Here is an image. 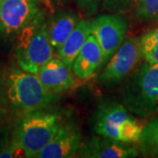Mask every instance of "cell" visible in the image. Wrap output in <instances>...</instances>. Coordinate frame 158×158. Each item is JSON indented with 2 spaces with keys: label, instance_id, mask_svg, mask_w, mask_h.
Segmentation results:
<instances>
[{
  "label": "cell",
  "instance_id": "1",
  "mask_svg": "<svg viewBox=\"0 0 158 158\" xmlns=\"http://www.w3.org/2000/svg\"><path fill=\"white\" fill-rule=\"evenodd\" d=\"M62 124L58 113L45 109L26 113L18 126L12 145L25 157H37Z\"/></svg>",
  "mask_w": 158,
  "mask_h": 158
},
{
  "label": "cell",
  "instance_id": "2",
  "mask_svg": "<svg viewBox=\"0 0 158 158\" xmlns=\"http://www.w3.org/2000/svg\"><path fill=\"white\" fill-rule=\"evenodd\" d=\"M53 50L47 33L44 13L40 11L19 32L15 47L17 62L23 70L37 74L53 58Z\"/></svg>",
  "mask_w": 158,
  "mask_h": 158
},
{
  "label": "cell",
  "instance_id": "3",
  "mask_svg": "<svg viewBox=\"0 0 158 158\" xmlns=\"http://www.w3.org/2000/svg\"><path fill=\"white\" fill-rule=\"evenodd\" d=\"M6 93L11 105L25 113L46 109L57 98L40 80L37 74L13 69L6 78Z\"/></svg>",
  "mask_w": 158,
  "mask_h": 158
},
{
  "label": "cell",
  "instance_id": "4",
  "mask_svg": "<svg viewBox=\"0 0 158 158\" xmlns=\"http://www.w3.org/2000/svg\"><path fill=\"white\" fill-rule=\"evenodd\" d=\"M125 107L140 116H148L158 109V63L145 62L121 91Z\"/></svg>",
  "mask_w": 158,
  "mask_h": 158
},
{
  "label": "cell",
  "instance_id": "5",
  "mask_svg": "<svg viewBox=\"0 0 158 158\" xmlns=\"http://www.w3.org/2000/svg\"><path fill=\"white\" fill-rule=\"evenodd\" d=\"M143 128L127 108L115 102L103 104L93 118V129L98 135L127 144L140 141Z\"/></svg>",
  "mask_w": 158,
  "mask_h": 158
},
{
  "label": "cell",
  "instance_id": "6",
  "mask_svg": "<svg viewBox=\"0 0 158 158\" xmlns=\"http://www.w3.org/2000/svg\"><path fill=\"white\" fill-rule=\"evenodd\" d=\"M141 56L140 39L133 37L127 39L109 59L98 80L106 85L118 84L135 68Z\"/></svg>",
  "mask_w": 158,
  "mask_h": 158
},
{
  "label": "cell",
  "instance_id": "7",
  "mask_svg": "<svg viewBox=\"0 0 158 158\" xmlns=\"http://www.w3.org/2000/svg\"><path fill=\"white\" fill-rule=\"evenodd\" d=\"M127 32V22L121 16L107 14L92 19V34L103 51V65L123 43Z\"/></svg>",
  "mask_w": 158,
  "mask_h": 158
},
{
  "label": "cell",
  "instance_id": "8",
  "mask_svg": "<svg viewBox=\"0 0 158 158\" xmlns=\"http://www.w3.org/2000/svg\"><path fill=\"white\" fill-rule=\"evenodd\" d=\"M40 11L38 0H0V33L17 34Z\"/></svg>",
  "mask_w": 158,
  "mask_h": 158
},
{
  "label": "cell",
  "instance_id": "9",
  "mask_svg": "<svg viewBox=\"0 0 158 158\" xmlns=\"http://www.w3.org/2000/svg\"><path fill=\"white\" fill-rule=\"evenodd\" d=\"M81 145V134L74 122H64L57 133L39 153V158L72 157Z\"/></svg>",
  "mask_w": 158,
  "mask_h": 158
},
{
  "label": "cell",
  "instance_id": "10",
  "mask_svg": "<svg viewBox=\"0 0 158 158\" xmlns=\"http://www.w3.org/2000/svg\"><path fill=\"white\" fill-rule=\"evenodd\" d=\"M37 76L46 88L56 95L77 85L72 69L60 58H51L40 69Z\"/></svg>",
  "mask_w": 158,
  "mask_h": 158
},
{
  "label": "cell",
  "instance_id": "11",
  "mask_svg": "<svg viewBox=\"0 0 158 158\" xmlns=\"http://www.w3.org/2000/svg\"><path fill=\"white\" fill-rule=\"evenodd\" d=\"M103 137V136H102ZM127 143L106 137H92L80 148L79 156L90 158H126L137 156V150Z\"/></svg>",
  "mask_w": 158,
  "mask_h": 158
},
{
  "label": "cell",
  "instance_id": "12",
  "mask_svg": "<svg viewBox=\"0 0 158 158\" xmlns=\"http://www.w3.org/2000/svg\"><path fill=\"white\" fill-rule=\"evenodd\" d=\"M103 66V51L98 40L90 34L72 64L74 75L79 79L90 77Z\"/></svg>",
  "mask_w": 158,
  "mask_h": 158
},
{
  "label": "cell",
  "instance_id": "13",
  "mask_svg": "<svg viewBox=\"0 0 158 158\" xmlns=\"http://www.w3.org/2000/svg\"><path fill=\"white\" fill-rule=\"evenodd\" d=\"M78 22V15L69 11H58L46 20L48 36L55 50L58 51Z\"/></svg>",
  "mask_w": 158,
  "mask_h": 158
},
{
  "label": "cell",
  "instance_id": "14",
  "mask_svg": "<svg viewBox=\"0 0 158 158\" xmlns=\"http://www.w3.org/2000/svg\"><path fill=\"white\" fill-rule=\"evenodd\" d=\"M92 34V19L79 20L76 27L58 49V56L72 69V64L85 40Z\"/></svg>",
  "mask_w": 158,
  "mask_h": 158
},
{
  "label": "cell",
  "instance_id": "15",
  "mask_svg": "<svg viewBox=\"0 0 158 158\" xmlns=\"http://www.w3.org/2000/svg\"><path fill=\"white\" fill-rule=\"evenodd\" d=\"M142 56L148 63H158V27L148 31L141 39Z\"/></svg>",
  "mask_w": 158,
  "mask_h": 158
},
{
  "label": "cell",
  "instance_id": "16",
  "mask_svg": "<svg viewBox=\"0 0 158 158\" xmlns=\"http://www.w3.org/2000/svg\"><path fill=\"white\" fill-rule=\"evenodd\" d=\"M139 141L146 154L158 156V118H155L143 128Z\"/></svg>",
  "mask_w": 158,
  "mask_h": 158
},
{
  "label": "cell",
  "instance_id": "17",
  "mask_svg": "<svg viewBox=\"0 0 158 158\" xmlns=\"http://www.w3.org/2000/svg\"><path fill=\"white\" fill-rule=\"evenodd\" d=\"M137 15L145 19H158V0H138Z\"/></svg>",
  "mask_w": 158,
  "mask_h": 158
},
{
  "label": "cell",
  "instance_id": "18",
  "mask_svg": "<svg viewBox=\"0 0 158 158\" xmlns=\"http://www.w3.org/2000/svg\"><path fill=\"white\" fill-rule=\"evenodd\" d=\"M138 0H103L104 10L114 13H121L127 11Z\"/></svg>",
  "mask_w": 158,
  "mask_h": 158
},
{
  "label": "cell",
  "instance_id": "19",
  "mask_svg": "<svg viewBox=\"0 0 158 158\" xmlns=\"http://www.w3.org/2000/svg\"><path fill=\"white\" fill-rule=\"evenodd\" d=\"M103 0H77V6L85 15L96 13Z\"/></svg>",
  "mask_w": 158,
  "mask_h": 158
},
{
  "label": "cell",
  "instance_id": "20",
  "mask_svg": "<svg viewBox=\"0 0 158 158\" xmlns=\"http://www.w3.org/2000/svg\"><path fill=\"white\" fill-rule=\"evenodd\" d=\"M49 1L52 2L53 4H55V5H63V4L68 3L71 0H49Z\"/></svg>",
  "mask_w": 158,
  "mask_h": 158
},
{
  "label": "cell",
  "instance_id": "21",
  "mask_svg": "<svg viewBox=\"0 0 158 158\" xmlns=\"http://www.w3.org/2000/svg\"><path fill=\"white\" fill-rule=\"evenodd\" d=\"M3 117V110H2V106H1V104H0V120Z\"/></svg>",
  "mask_w": 158,
  "mask_h": 158
}]
</instances>
